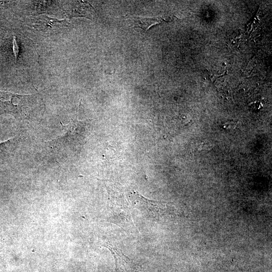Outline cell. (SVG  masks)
Returning <instances> with one entry per match:
<instances>
[{
    "label": "cell",
    "instance_id": "6da1fadb",
    "mask_svg": "<svg viewBox=\"0 0 272 272\" xmlns=\"http://www.w3.org/2000/svg\"><path fill=\"white\" fill-rule=\"evenodd\" d=\"M38 94L20 95L0 91V115L8 114L17 119H26L41 106Z\"/></svg>",
    "mask_w": 272,
    "mask_h": 272
},
{
    "label": "cell",
    "instance_id": "7a4b0ae2",
    "mask_svg": "<svg viewBox=\"0 0 272 272\" xmlns=\"http://www.w3.org/2000/svg\"><path fill=\"white\" fill-rule=\"evenodd\" d=\"M87 121H79L77 118L72 120L66 125H62L64 131L55 139L49 142L54 150L66 152L76 149L84 143L88 134Z\"/></svg>",
    "mask_w": 272,
    "mask_h": 272
},
{
    "label": "cell",
    "instance_id": "3957f363",
    "mask_svg": "<svg viewBox=\"0 0 272 272\" xmlns=\"http://www.w3.org/2000/svg\"><path fill=\"white\" fill-rule=\"evenodd\" d=\"M130 198L133 206L148 218L161 220L172 215L173 208L166 202L147 199L135 191L130 193Z\"/></svg>",
    "mask_w": 272,
    "mask_h": 272
},
{
    "label": "cell",
    "instance_id": "277c9868",
    "mask_svg": "<svg viewBox=\"0 0 272 272\" xmlns=\"http://www.w3.org/2000/svg\"><path fill=\"white\" fill-rule=\"evenodd\" d=\"M104 246L109 250L114 257L116 272H139L140 270V265L125 255L116 246L109 243Z\"/></svg>",
    "mask_w": 272,
    "mask_h": 272
},
{
    "label": "cell",
    "instance_id": "5b68a950",
    "mask_svg": "<svg viewBox=\"0 0 272 272\" xmlns=\"http://www.w3.org/2000/svg\"><path fill=\"white\" fill-rule=\"evenodd\" d=\"M64 11L70 17H91V6L87 3L80 1H71L65 4Z\"/></svg>",
    "mask_w": 272,
    "mask_h": 272
},
{
    "label": "cell",
    "instance_id": "8992f818",
    "mask_svg": "<svg viewBox=\"0 0 272 272\" xmlns=\"http://www.w3.org/2000/svg\"><path fill=\"white\" fill-rule=\"evenodd\" d=\"M112 199L109 202V208L112 213V217H114L116 219L123 220L127 221L129 218V210L124 200L120 197L118 198L119 201H116L115 198Z\"/></svg>",
    "mask_w": 272,
    "mask_h": 272
},
{
    "label": "cell",
    "instance_id": "52a82bcc",
    "mask_svg": "<svg viewBox=\"0 0 272 272\" xmlns=\"http://www.w3.org/2000/svg\"><path fill=\"white\" fill-rule=\"evenodd\" d=\"M67 22L65 20H59L47 16H42L35 19L34 27L40 30H45L49 28H58L63 26H67Z\"/></svg>",
    "mask_w": 272,
    "mask_h": 272
},
{
    "label": "cell",
    "instance_id": "ba28073f",
    "mask_svg": "<svg viewBox=\"0 0 272 272\" xmlns=\"http://www.w3.org/2000/svg\"><path fill=\"white\" fill-rule=\"evenodd\" d=\"M132 20L135 26L146 31L151 26L159 23L163 21L161 17H142L138 16L127 17Z\"/></svg>",
    "mask_w": 272,
    "mask_h": 272
},
{
    "label": "cell",
    "instance_id": "9c48e42d",
    "mask_svg": "<svg viewBox=\"0 0 272 272\" xmlns=\"http://www.w3.org/2000/svg\"><path fill=\"white\" fill-rule=\"evenodd\" d=\"M14 139L0 143V158L6 156L12 151L14 145Z\"/></svg>",
    "mask_w": 272,
    "mask_h": 272
},
{
    "label": "cell",
    "instance_id": "30bf717a",
    "mask_svg": "<svg viewBox=\"0 0 272 272\" xmlns=\"http://www.w3.org/2000/svg\"><path fill=\"white\" fill-rule=\"evenodd\" d=\"M196 148L199 151L203 150H207L210 148V146H209L206 142H200L196 144Z\"/></svg>",
    "mask_w": 272,
    "mask_h": 272
},
{
    "label": "cell",
    "instance_id": "8fae6325",
    "mask_svg": "<svg viewBox=\"0 0 272 272\" xmlns=\"http://www.w3.org/2000/svg\"><path fill=\"white\" fill-rule=\"evenodd\" d=\"M223 127L225 129H231L232 128H233L234 127V126L232 125V123H225L224 124H223Z\"/></svg>",
    "mask_w": 272,
    "mask_h": 272
}]
</instances>
